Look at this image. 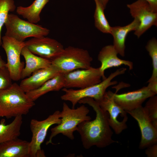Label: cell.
<instances>
[{"instance_id":"obj_1","label":"cell","mask_w":157,"mask_h":157,"mask_svg":"<svg viewBox=\"0 0 157 157\" xmlns=\"http://www.w3.org/2000/svg\"><path fill=\"white\" fill-rule=\"evenodd\" d=\"M78 103L88 104L96 114L94 120L83 121L77 126L76 131L80 135L84 148L89 149L94 146L103 148L118 142L112 138L113 132L109 123L108 113L101 108L97 101L92 98L86 97L81 99Z\"/></svg>"},{"instance_id":"obj_2","label":"cell","mask_w":157,"mask_h":157,"mask_svg":"<svg viewBox=\"0 0 157 157\" xmlns=\"http://www.w3.org/2000/svg\"><path fill=\"white\" fill-rule=\"evenodd\" d=\"M35 105L16 83L0 91V117L9 119L26 115Z\"/></svg>"},{"instance_id":"obj_3","label":"cell","mask_w":157,"mask_h":157,"mask_svg":"<svg viewBox=\"0 0 157 157\" xmlns=\"http://www.w3.org/2000/svg\"><path fill=\"white\" fill-rule=\"evenodd\" d=\"M89 112L88 108L84 105L76 109L71 108L65 103H63L61 112V122L51 129V133L46 145L53 144L52 139L60 133L71 140H74L73 133L77 131L78 125L83 121L91 119V117L88 115Z\"/></svg>"},{"instance_id":"obj_4","label":"cell","mask_w":157,"mask_h":157,"mask_svg":"<svg viewBox=\"0 0 157 157\" xmlns=\"http://www.w3.org/2000/svg\"><path fill=\"white\" fill-rule=\"evenodd\" d=\"M126 70L125 68L118 69L99 83L85 88L78 90L63 88L62 90L65 93L61 96V99L70 102L73 108H75L80 100L85 98H92L98 101L102 98L108 87L117 83V81H112V80L117 76L125 73Z\"/></svg>"},{"instance_id":"obj_5","label":"cell","mask_w":157,"mask_h":157,"mask_svg":"<svg viewBox=\"0 0 157 157\" xmlns=\"http://www.w3.org/2000/svg\"><path fill=\"white\" fill-rule=\"evenodd\" d=\"M92 60L87 50L69 46L64 48L51 61L60 73L64 74L76 69L88 68L91 67Z\"/></svg>"},{"instance_id":"obj_6","label":"cell","mask_w":157,"mask_h":157,"mask_svg":"<svg viewBox=\"0 0 157 157\" xmlns=\"http://www.w3.org/2000/svg\"><path fill=\"white\" fill-rule=\"evenodd\" d=\"M4 25L6 28L5 35L21 42L28 37L46 36L50 32L48 29L22 19L13 14L8 15Z\"/></svg>"},{"instance_id":"obj_7","label":"cell","mask_w":157,"mask_h":157,"mask_svg":"<svg viewBox=\"0 0 157 157\" xmlns=\"http://www.w3.org/2000/svg\"><path fill=\"white\" fill-rule=\"evenodd\" d=\"M61 122V112L57 110L42 121L32 119L30 124L32 137L29 142L30 157H45L41 146L44 142L49 128L54 124H59Z\"/></svg>"},{"instance_id":"obj_8","label":"cell","mask_w":157,"mask_h":157,"mask_svg":"<svg viewBox=\"0 0 157 157\" xmlns=\"http://www.w3.org/2000/svg\"><path fill=\"white\" fill-rule=\"evenodd\" d=\"M1 46L7 57L6 66L10 73L12 80L18 81L21 79L24 63L20 59L22 49L24 46V42L19 41L6 35L2 37Z\"/></svg>"},{"instance_id":"obj_9","label":"cell","mask_w":157,"mask_h":157,"mask_svg":"<svg viewBox=\"0 0 157 157\" xmlns=\"http://www.w3.org/2000/svg\"><path fill=\"white\" fill-rule=\"evenodd\" d=\"M114 94L111 91H106L101 99L97 102L101 108L108 113L110 127L119 134L127 128L128 117L127 112L115 102Z\"/></svg>"},{"instance_id":"obj_10","label":"cell","mask_w":157,"mask_h":157,"mask_svg":"<svg viewBox=\"0 0 157 157\" xmlns=\"http://www.w3.org/2000/svg\"><path fill=\"white\" fill-rule=\"evenodd\" d=\"M64 88H83L99 83L106 77L100 71L99 67H92L85 69L75 70L64 74Z\"/></svg>"},{"instance_id":"obj_11","label":"cell","mask_w":157,"mask_h":157,"mask_svg":"<svg viewBox=\"0 0 157 157\" xmlns=\"http://www.w3.org/2000/svg\"><path fill=\"white\" fill-rule=\"evenodd\" d=\"M132 16L138 19L140 24L134 34L138 38L153 26H157V13L154 12L144 0H137L127 4Z\"/></svg>"},{"instance_id":"obj_12","label":"cell","mask_w":157,"mask_h":157,"mask_svg":"<svg viewBox=\"0 0 157 157\" xmlns=\"http://www.w3.org/2000/svg\"><path fill=\"white\" fill-rule=\"evenodd\" d=\"M126 112L137 121L139 127L141 135L139 148L143 149L157 143V128L150 119L144 107L141 106Z\"/></svg>"},{"instance_id":"obj_13","label":"cell","mask_w":157,"mask_h":157,"mask_svg":"<svg viewBox=\"0 0 157 157\" xmlns=\"http://www.w3.org/2000/svg\"><path fill=\"white\" fill-rule=\"evenodd\" d=\"M24 46L33 53L51 61L63 50V45L56 40L43 36L33 38L24 41Z\"/></svg>"},{"instance_id":"obj_14","label":"cell","mask_w":157,"mask_h":157,"mask_svg":"<svg viewBox=\"0 0 157 157\" xmlns=\"http://www.w3.org/2000/svg\"><path fill=\"white\" fill-rule=\"evenodd\" d=\"M156 95L147 86L120 94L114 93L113 98L117 104L127 112L142 106L147 99Z\"/></svg>"},{"instance_id":"obj_15","label":"cell","mask_w":157,"mask_h":157,"mask_svg":"<svg viewBox=\"0 0 157 157\" xmlns=\"http://www.w3.org/2000/svg\"><path fill=\"white\" fill-rule=\"evenodd\" d=\"M60 73L58 69L51 64L49 66L38 69L28 77L23 79L19 85L26 93L38 88Z\"/></svg>"},{"instance_id":"obj_16","label":"cell","mask_w":157,"mask_h":157,"mask_svg":"<svg viewBox=\"0 0 157 157\" xmlns=\"http://www.w3.org/2000/svg\"><path fill=\"white\" fill-rule=\"evenodd\" d=\"M117 52L113 45H109L103 47L100 51L97 57L98 60L101 63L99 67L100 71L104 76L105 71L113 67H118L122 65L129 67V70L133 68V63L129 60L119 58Z\"/></svg>"},{"instance_id":"obj_17","label":"cell","mask_w":157,"mask_h":157,"mask_svg":"<svg viewBox=\"0 0 157 157\" xmlns=\"http://www.w3.org/2000/svg\"><path fill=\"white\" fill-rule=\"evenodd\" d=\"M0 157H30L29 142L17 138L0 143Z\"/></svg>"},{"instance_id":"obj_18","label":"cell","mask_w":157,"mask_h":157,"mask_svg":"<svg viewBox=\"0 0 157 157\" xmlns=\"http://www.w3.org/2000/svg\"><path fill=\"white\" fill-rule=\"evenodd\" d=\"M21 55L25 59L26 65L22 72L21 79L28 77L35 71L48 67L51 64L50 60L35 55L25 46L22 49Z\"/></svg>"},{"instance_id":"obj_19","label":"cell","mask_w":157,"mask_h":157,"mask_svg":"<svg viewBox=\"0 0 157 157\" xmlns=\"http://www.w3.org/2000/svg\"><path fill=\"white\" fill-rule=\"evenodd\" d=\"M140 24L139 21L134 18L129 24L123 26L111 27L110 34L113 36V46L118 54L122 57L125 56V42L126 36L129 33L135 31Z\"/></svg>"},{"instance_id":"obj_20","label":"cell","mask_w":157,"mask_h":157,"mask_svg":"<svg viewBox=\"0 0 157 157\" xmlns=\"http://www.w3.org/2000/svg\"><path fill=\"white\" fill-rule=\"evenodd\" d=\"M64 74L60 73L49 79L38 88L26 92L28 97L35 101L40 97L52 91H58L64 88Z\"/></svg>"},{"instance_id":"obj_21","label":"cell","mask_w":157,"mask_h":157,"mask_svg":"<svg viewBox=\"0 0 157 157\" xmlns=\"http://www.w3.org/2000/svg\"><path fill=\"white\" fill-rule=\"evenodd\" d=\"M22 116L15 117L10 124H6V120L0 121V144L18 138L20 135V130L23 123Z\"/></svg>"},{"instance_id":"obj_22","label":"cell","mask_w":157,"mask_h":157,"mask_svg":"<svg viewBox=\"0 0 157 157\" xmlns=\"http://www.w3.org/2000/svg\"><path fill=\"white\" fill-rule=\"evenodd\" d=\"M49 1V0H35L28 6L18 7L16 12L28 21L36 24L40 21L41 12Z\"/></svg>"},{"instance_id":"obj_23","label":"cell","mask_w":157,"mask_h":157,"mask_svg":"<svg viewBox=\"0 0 157 157\" xmlns=\"http://www.w3.org/2000/svg\"><path fill=\"white\" fill-rule=\"evenodd\" d=\"M95 3L94 18L95 27L101 32L110 34L111 27L104 14L105 8L98 0H94Z\"/></svg>"},{"instance_id":"obj_24","label":"cell","mask_w":157,"mask_h":157,"mask_svg":"<svg viewBox=\"0 0 157 157\" xmlns=\"http://www.w3.org/2000/svg\"><path fill=\"white\" fill-rule=\"evenodd\" d=\"M147 51L151 58L153 71L151 77L147 83L157 81V40L154 38L150 40L145 46Z\"/></svg>"},{"instance_id":"obj_25","label":"cell","mask_w":157,"mask_h":157,"mask_svg":"<svg viewBox=\"0 0 157 157\" xmlns=\"http://www.w3.org/2000/svg\"><path fill=\"white\" fill-rule=\"evenodd\" d=\"M15 8L13 0H0V46L2 44L1 37L2 27L7 19L9 12L14 11Z\"/></svg>"},{"instance_id":"obj_26","label":"cell","mask_w":157,"mask_h":157,"mask_svg":"<svg viewBox=\"0 0 157 157\" xmlns=\"http://www.w3.org/2000/svg\"><path fill=\"white\" fill-rule=\"evenodd\" d=\"M149 98L144 107L152 123L157 128V96L155 95Z\"/></svg>"},{"instance_id":"obj_27","label":"cell","mask_w":157,"mask_h":157,"mask_svg":"<svg viewBox=\"0 0 157 157\" xmlns=\"http://www.w3.org/2000/svg\"><path fill=\"white\" fill-rule=\"evenodd\" d=\"M12 79L9 71L6 67H0V91L10 87Z\"/></svg>"},{"instance_id":"obj_28","label":"cell","mask_w":157,"mask_h":157,"mask_svg":"<svg viewBox=\"0 0 157 157\" xmlns=\"http://www.w3.org/2000/svg\"><path fill=\"white\" fill-rule=\"evenodd\" d=\"M147 148L145 150V154L147 157H157V143L152 144Z\"/></svg>"},{"instance_id":"obj_29","label":"cell","mask_w":157,"mask_h":157,"mask_svg":"<svg viewBox=\"0 0 157 157\" xmlns=\"http://www.w3.org/2000/svg\"><path fill=\"white\" fill-rule=\"evenodd\" d=\"M147 86L149 89L156 94H157V81H153L148 83Z\"/></svg>"},{"instance_id":"obj_30","label":"cell","mask_w":157,"mask_h":157,"mask_svg":"<svg viewBox=\"0 0 157 157\" xmlns=\"http://www.w3.org/2000/svg\"><path fill=\"white\" fill-rule=\"evenodd\" d=\"M150 5L153 10L157 13V0H144Z\"/></svg>"},{"instance_id":"obj_31","label":"cell","mask_w":157,"mask_h":157,"mask_svg":"<svg viewBox=\"0 0 157 157\" xmlns=\"http://www.w3.org/2000/svg\"><path fill=\"white\" fill-rule=\"evenodd\" d=\"M99 2L105 9L108 2L110 0H98Z\"/></svg>"},{"instance_id":"obj_32","label":"cell","mask_w":157,"mask_h":157,"mask_svg":"<svg viewBox=\"0 0 157 157\" xmlns=\"http://www.w3.org/2000/svg\"><path fill=\"white\" fill-rule=\"evenodd\" d=\"M6 63L3 60L0 56V67H6Z\"/></svg>"}]
</instances>
